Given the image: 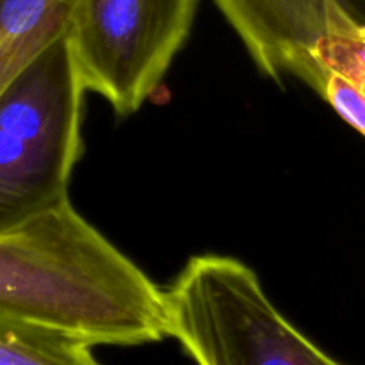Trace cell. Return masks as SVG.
I'll return each instance as SVG.
<instances>
[{
    "label": "cell",
    "instance_id": "cell-1",
    "mask_svg": "<svg viewBox=\"0 0 365 365\" xmlns=\"http://www.w3.org/2000/svg\"><path fill=\"white\" fill-rule=\"evenodd\" d=\"M0 319L89 346L168 337L166 296L70 200L0 232Z\"/></svg>",
    "mask_w": 365,
    "mask_h": 365
},
{
    "label": "cell",
    "instance_id": "cell-2",
    "mask_svg": "<svg viewBox=\"0 0 365 365\" xmlns=\"http://www.w3.org/2000/svg\"><path fill=\"white\" fill-rule=\"evenodd\" d=\"M86 89L68 34L46 46L0 93V232L70 200L81 155Z\"/></svg>",
    "mask_w": 365,
    "mask_h": 365
},
{
    "label": "cell",
    "instance_id": "cell-3",
    "mask_svg": "<svg viewBox=\"0 0 365 365\" xmlns=\"http://www.w3.org/2000/svg\"><path fill=\"white\" fill-rule=\"evenodd\" d=\"M164 296L168 337L196 365H344L289 323L237 259L192 257Z\"/></svg>",
    "mask_w": 365,
    "mask_h": 365
},
{
    "label": "cell",
    "instance_id": "cell-4",
    "mask_svg": "<svg viewBox=\"0 0 365 365\" xmlns=\"http://www.w3.org/2000/svg\"><path fill=\"white\" fill-rule=\"evenodd\" d=\"M198 0H77L68 41L81 84L118 116L155 91L187 39Z\"/></svg>",
    "mask_w": 365,
    "mask_h": 365
},
{
    "label": "cell",
    "instance_id": "cell-5",
    "mask_svg": "<svg viewBox=\"0 0 365 365\" xmlns=\"http://www.w3.org/2000/svg\"><path fill=\"white\" fill-rule=\"evenodd\" d=\"M245 43L257 66L269 77L294 75L339 11L365 29V0H214Z\"/></svg>",
    "mask_w": 365,
    "mask_h": 365
},
{
    "label": "cell",
    "instance_id": "cell-6",
    "mask_svg": "<svg viewBox=\"0 0 365 365\" xmlns=\"http://www.w3.org/2000/svg\"><path fill=\"white\" fill-rule=\"evenodd\" d=\"M294 77L316 89L365 138V29L331 11L324 36L309 50Z\"/></svg>",
    "mask_w": 365,
    "mask_h": 365
},
{
    "label": "cell",
    "instance_id": "cell-7",
    "mask_svg": "<svg viewBox=\"0 0 365 365\" xmlns=\"http://www.w3.org/2000/svg\"><path fill=\"white\" fill-rule=\"evenodd\" d=\"M77 0H0V93L48 45L68 34Z\"/></svg>",
    "mask_w": 365,
    "mask_h": 365
},
{
    "label": "cell",
    "instance_id": "cell-8",
    "mask_svg": "<svg viewBox=\"0 0 365 365\" xmlns=\"http://www.w3.org/2000/svg\"><path fill=\"white\" fill-rule=\"evenodd\" d=\"M91 348L59 331L0 319V365H102Z\"/></svg>",
    "mask_w": 365,
    "mask_h": 365
}]
</instances>
